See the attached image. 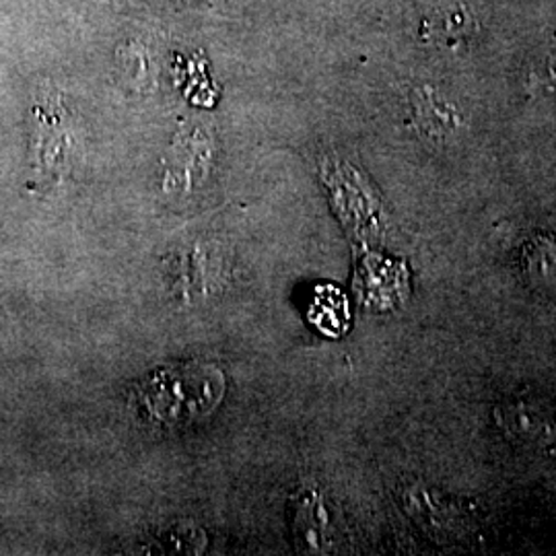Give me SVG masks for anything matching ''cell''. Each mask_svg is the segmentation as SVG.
Listing matches in <instances>:
<instances>
[{
    "instance_id": "6da1fadb",
    "label": "cell",
    "mask_w": 556,
    "mask_h": 556,
    "mask_svg": "<svg viewBox=\"0 0 556 556\" xmlns=\"http://www.w3.org/2000/svg\"><path fill=\"white\" fill-rule=\"evenodd\" d=\"M225 392L223 376L213 367L186 365L155 374L139 388V406L157 422H184L211 413Z\"/></svg>"
},
{
    "instance_id": "7a4b0ae2",
    "label": "cell",
    "mask_w": 556,
    "mask_h": 556,
    "mask_svg": "<svg viewBox=\"0 0 556 556\" xmlns=\"http://www.w3.org/2000/svg\"><path fill=\"white\" fill-rule=\"evenodd\" d=\"M497 418L507 435L519 443L546 445L556 441V413L544 404H509L498 408Z\"/></svg>"
},
{
    "instance_id": "3957f363",
    "label": "cell",
    "mask_w": 556,
    "mask_h": 556,
    "mask_svg": "<svg viewBox=\"0 0 556 556\" xmlns=\"http://www.w3.org/2000/svg\"><path fill=\"white\" fill-rule=\"evenodd\" d=\"M526 277L542 298L556 303V241L540 239L523 260Z\"/></svg>"
}]
</instances>
